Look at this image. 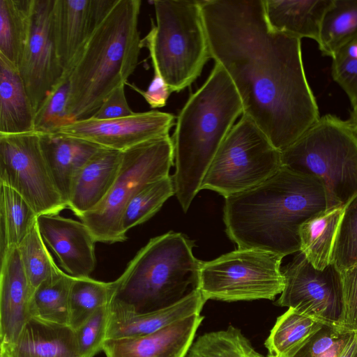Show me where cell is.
<instances>
[{
    "instance_id": "cell-1",
    "label": "cell",
    "mask_w": 357,
    "mask_h": 357,
    "mask_svg": "<svg viewBox=\"0 0 357 357\" xmlns=\"http://www.w3.org/2000/svg\"><path fill=\"white\" fill-rule=\"evenodd\" d=\"M211 58L231 79L243 115L280 151L320 118L299 38L269 24L264 0L202 1Z\"/></svg>"
},
{
    "instance_id": "cell-2",
    "label": "cell",
    "mask_w": 357,
    "mask_h": 357,
    "mask_svg": "<svg viewBox=\"0 0 357 357\" xmlns=\"http://www.w3.org/2000/svg\"><path fill=\"white\" fill-rule=\"evenodd\" d=\"M326 210L325 190L318 178L282 167L259 185L225 198L223 220L238 248L285 257L300 251L302 225Z\"/></svg>"
},
{
    "instance_id": "cell-3",
    "label": "cell",
    "mask_w": 357,
    "mask_h": 357,
    "mask_svg": "<svg viewBox=\"0 0 357 357\" xmlns=\"http://www.w3.org/2000/svg\"><path fill=\"white\" fill-rule=\"evenodd\" d=\"M243 113L241 98L218 63L180 111L172 137L176 195L187 212L221 144Z\"/></svg>"
},
{
    "instance_id": "cell-4",
    "label": "cell",
    "mask_w": 357,
    "mask_h": 357,
    "mask_svg": "<svg viewBox=\"0 0 357 357\" xmlns=\"http://www.w3.org/2000/svg\"><path fill=\"white\" fill-rule=\"evenodd\" d=\"M141 0H116L70 69L67 113L73 122L91 118L113 91L126 85L138 64Z\"/></svg>"
},
{
    "instance_id": "cell-5",
    "label": "cell",
    "mask_w": 357,
    "mask_h": 357,
    "mask_svg": "<svg viewBox=\"0 0 357 357\" xmlns=\"http://www.w3.org/2000/svg\"><path fill=\"white\" fill-rule=\"evenodd\" d=\"M193 245L185 235L172 231L150 239L111 282L109 307L151 312L198 289L202 261L194 256Z\"/></svg>"
},
{
    "instance_id": "cell-6",
    "label": "cell",
    "mask_w": 357,
    "mask_h": 357,
    "mask_svg": "<svg viewBox=\"0 0 357 357\" xmlns=\"http://www.w3.org/2000/svg\"><path fill=\"white\" fill-rule=\"evenodd\" d=\"M280 152L282 167L320 180L326 210L344 208L357 195V131L349 120L321 116Z\"/></svg>"
},
{
    "instance_id": "cell-7",
    "label": "cell",
    "mask_w": 357,
    "mask_h": 357,
    "mask_svg": "<svg viewBox=\"0 0 357 357\" xmlns=\"http://www.w3.org/2000/svg\"><path fill=\"white\" fill-rule=\"evenodd\" d=\"M202 1H153L156 25L142 40L171 92H180L200 76L211 58Z\"/></svg>"
},
{
    "instance_id": "cell-8",
    "label": "cell",
    "mask_w": 357,
    "mask_h": 357,
    "mask_svg": "<svg viewBox=\"0 0 357 357\" xmlns=\"http://www.w3.org/2000/svg\"><path fill=\"white\" fill-rule=\"evenodd\" d=\"M174 159V144L169 135L122 152L121 166L109 192L97 207L79 218L96 242L126 240L121 226L126 206L145 185L169 176Z\"/></svg>"
},
{
    "instance_id": "cell-9",
    "label": "cell",
    "mask_w": 357,
    "mask_h": 357,
    "mask_svg": "<svg viewBox=\"0 0 357 357\" xmlns=\"http://www.w3.org/2000/svg\"><path fill=\"white\" fill-rule=\"evenodd\" d=\"M281 167V152L242 115L218 149L200 190H211L227 198L259 185Z\"/></svg>"
},
{
    "instance_id": "cell-10",
    "label": "cell",
    "mask_w": 357,
    "mask_h": 357,
    "mask_svg": "<svg viewBox=\"0 0 357 357\" xmlns=\"http://www.w3.org/2000/svg\"><path fill=\"white\" fill-rule=\"evenodd\" d=\"M284 256L255 248H238L202 261L198 289L206 300H273L284 287Z\"/></svg>"
},
{
    "instance_id": "cell-11",
    "label": "cell",
    "mask_w": 357,
    "mask_h": 357,
    "mask_svg": "<svg viewBox=\"0 0 357 357\" xmlns=\"http://www.w3.org/2000/svg\"><path fill=\"white\" fill-rule=\"evenodd\" d=\"M0 183L17 191L37 215L67 207L49 171L36 131L0 134Z\"/></svg>"
},
{
    "instance_id": "cell-12",
    "label": "cell",
    "mask_w": 357,
    "mask_h": 357,
    "mask_svg": "<svg viewBox=\"0 0 357 357\" xmlns=\"http://www.w3.org/2000/svg\"><path fill=\"white\" fill-rule=\"evenodd\" d=\"M282 272L284 287L275 304L292 307L323 324L340 327L343 299L340 272L333 264L315 268L298 252Z\"/></svg>"
},
{
    "instance_id": "cell-13",
    "label": "cell",
    "mask_w": 357,
    "mask_h": 357,
    "mask_svg": "<svg viewBox=\"0 0 357 357\" xmlns=\"http://www.w3.org/2000/svg\"><path fill=\"white\" fill-rule=\"evenodd\" d=\"M54 0H33L31 25L18 68L33 109L62 79L52 27Z\"/></svg>"
},
{
    "instance_id": "cell-14",
    "label": "cell",
    "mask_w": 357,
    "mask_h": 357,
    "mask_svg": "<svg viewBox=\"0 0 357 357\" xmlns=\"http://www.w3.org/2000/svg\"><path fill=\"white\" fill-rule=\"evenodd\" d=\"M175 124L170 113L151 110L121 118L75 121L58 132L95 144L100 148L124 151L146 141L169 135Z\"/></svg>"
},
{
    "instance_id": "cell-15",
    "label": "cell",
    "mask_w": 357,
    "mask_h": 357,
    "mask_svg": "<svg viewBox=\"0 0 357 357\" xmlns=\"http://www.w3.org/2000/svg\"><path fill=\"white\" fill-rule=\"evenodd\" d=\"M116 0H54L52 27L57 54L68 73Z\"/></svg>"
},
{
    "instance_id": "cell-16",
    "label": "cell",
    "mask_w": 357,
    "mask_h": 357,
    "mask_svg": "<svg viewBox=\"0 0 357 357\" xmlns=\"http://www.w3.org/2000/svg\"><path fill=\"white\" fill-rule=\"evenodd\" d=\"M37 225L66 273L74 278L89 277L96 264V241L87 227L59 214L38 215Z\"/></svg>"
},
{
    "instance_id": "cell-17",
    "label": "cell",
    "mask_w": 357,
    "mask_h": 357,
    "mask_svg": "<svg viewBox=\"0 0 357 357\" xmlns=\"http://www.w3.org/2000/svg\"><path fill=\"white\" fill-rule=\"evenodd\" d=\"M203 319L195 314L146 335L107 340L102 351L106 357H185Z\"/></svg>"
},
{
    "instance_id": "cell-18",
    "label": "cell",
    "mask_w": 357,
    "mask_h": 357,
    "mask_svg": "<svg viewBox=\"0 0 357 357\" xmlns=\"http://www.w3.org/2000/svg\"><path fill=\"white\" fill-rule=\"evenodd\" d=\"M1 259V346L13 342L30 318L31 292L17 248Z\"/></svg>"
},
{
    "instance_id": "cell-19",
    "label": "cell",
    "mask_w": 357,
    "mask_h": 357,
    "mask_svg": "<svg viewBox=\"0 0 357 357\" xmlns=\"http://www.w3.org/2000/svg\"><path fill=\"white\" fill-rule=\"evenodd\" d=\"M0 357H84L75 331L31 317L17 338L1 346Z\"/></svg>"
},
{
    "instance_id": "cell-20",
    "label": "cell",
    "mask_w": 357,
    "mask_h": 357,
    "mask_svg": "<svg viewBox=\"0 0 357 357\" xmlns=\"http://www.w3.org/2000/svg\"><path fill=\"white\" fill-rule=\"evenodd\" d=\"M206 302L199 290L195 289L167 307L147 312H135L109 306L106 340L155 333L181 319L200 314Z\"/></svg>"
},
{
    "instance_id": "cell-21",
    "label": "cell",
    "mask_w": 357,
    "mask_h": 357,
    "mask_svg": "<svg viewBox=\"0 0 357 357\" xmlns=\"http://www.w3.org/2000/svg\"><path fill=\"white\" fill-rule=\"evenodd\" d=\"M122 152L100 148L75 178L68 207L78 218L94 209L105 199L117 176Z\"/></svg>"
},
{
    "instance_id": "cell-22",
    "label": "cell",
    "mask_w": 357,
    "mask_h": 357,
    "mask_svg": "<svg viewBox=\"0 0 357 357\" xmlns=\"http://www.w3.org/2000/svg\"><path fill=\"white\" fill-rule=\"evenodd\" d=\"M39 135L51 176L67 206L75 178L100 147L60 132L39 133Z\"/></svg>"
},
{
    "instance_id": "cell-23",
    "label": "cell",
    "mask_w": 357,
    "mask_h": 357,
    "mask_svg": "<svg viewBox=\"0 0 357 357\" xmlns=\"http://www.w3.org/2000/svg\"><path fill=\"white\" fill-rule=\"evenodd\" d=\"M34 116L18 66L0 54V134L34 131Z\"/></svg>"
},
{
    "instance_id": "cell-24",
    "label": "cell",
    "mask_w": 357,
    "mask_h": 357,
    "mask_svg": "<svg viewBox=\"0 0 357 357\" xmlns=\"http://www.w3.org/2000/svg\"><path fill=\"white\" fill-rule=\"evenodd\" d=\"M332 0H264L266 18L275 30L318 43L321 22Z\"/></svg>"
},
{
    "instance_id": "cell-25",
    "label": "cell",
    "mask_w": 357,
    "mask_h": 357,
    "mask_svg": "<svg viewBox=\"0 0 357 357\" xmlns=\"http://www.w3.org/2000/svg\"><path fill=\"white\" fill-rule=\"evenodd\" d=\"M344 208L326 210L307 220L300 228V252L317 269L323 270L332 263L333 250Z\"/></svg>"
},
{
    "instance_id": "cell-26",
    "label": "cell",
    "mask_w": 357,
    "mask_h": 357,
    "mask_svg": "<svg viewBox=\"0 0 357 357\" xmlns=\"http://www.w3.org/2000/svg\"><path fill=\"white\" fill-rule=\"evenodd\" d=\"M324 324L294 308L278 317L264 345L269 357H294Z\"/></svg>"
},
{
    "instance_id": "cell-27",
    "label": "cell",
    "mask_w": 357,
    "mask_h": 357,
    "mask_svg": "<svg viewBox=\"0 0 357 357\" xmlns=\"http://www.w3.org/2000/svg\"><path fill=\"white\" fill-rule=\"evenodd\" d=\"M37 217L17 191L0 183V259L19 246L36 222Z\"/></svg>"
},
{
    "instance_id": "cell-28",
    "label": "cell",
    "mask_w": 357,
    "mask_h": 357,
    "mask_svg": "<svg viewBox=\"0 0 357 357\" xmlns=\"http://www.w3.org/2000/svg\"><path fill=\"white\" fill-rule=\"evenodd\" d=\"M33 0H0V54L18 66L31 25Z\"/></svg>"
},
{
    "instance_id": "cell-29",
    "label": "cell",
    "mask_w": 357,
    "mask_h": 357,
    "mask_svg": "<svg viewBox=\"0 0 357 357\" xmlns=\"http://www.w3.org/2000/svg\"><path fill=\"white\" fill-rule=\"evenodd\" d=\"M357 39V0H332L323 17L318 45L331 58Z\"/></svg>"
},
{
    "instance_id": "cell-30",
    "label": "cell",
    "mask_w": 357,
    "mask_h": 357,
    "mask_svg": "<svg viewBox=\"0 0 357 357\" xmlns=\"http://www.w3.org/2000/svg\"><path fill=\"white\" fill-rule=\"evenodd\" d=\"M73 279L59 269L44 280L31 296L30 317L68 325L69 296Z\"/></svg>"
},
{
    "instance_id": "cell-31",
    "label": "cell",
    "mask_w": 357,
    "mask_h": 357,
    "mask_svg": "<svg viewBox=\"0 0 357 357\" xmlns=\"http://www.w3.org/2000/svg\"><path fill=\"white\" fill-rule=\"evenodd\" d=\"M111 295V282L74 278L69 296L68 325L77 330L98 308L109 304Z\"/></svg>"
},
{
    "instance_id": "cell-32",
    "label": "cell",
    "mask_w": 357,
    "mask_h": 357,
    "mask_svg": "<svg viewBox=\"0 0 357 357\" xmlns=\"http://www.w3.org/2000/svg\"><path fill=\"white\" fill-rule=\"evenodd\" d=\"M174 195V181L170 175L145 185L126 208L121 222L123 231L126 234L131 228L147 221Z\"/></svg>"
},
{
    "instance_id": "cell-33",
    "label": "cell",
    "mask_w": 357,
    "mask_h": 357,
    "mask_svg": "<svg viewBox=\"0 0 357 357\" xmlns=\"http://www.w3.org/2000/svg\"><path fill=\"white\" fill-rule=\"evenodd\" d=\"M31 296L36 288L60 268L49 252L37 220L17 247Z\"/></svg>"
},
{
    "instance_id": "cell-34",
    "label": "cell",
    "mask_w": 357,
    "mask_h": 357,
    "mask_svg": "<svg viewBox=\"0 0 357 357\" xmlns=\"http://www.w3.org/2000/svg\"><path fill=\"white\" fill-rule=\"evenodd\" d=\"M70 91L69 76L64 74L36 112L34 131L38 133L58 132L61 128L72 123L67 113Z\"/></svg>"
},
{
    "instance_id": "cell-35",
    "label": "cell",
    "mask_w": 357,
    "mask_h": 357,
    "mask_svg": "<svg viewBox=\"0 0 357 357\" xmlns=\"http://www.w3.org/2000/svg\"><path fill=\"white\" fill-rule=\"evenodd\" d=\"M357 263V195L344 208L332 253V264L340 272Z\"/></svg>"
},
{
    "instance_id": "cell-36",
    "label": "cell",
    "mask_w": 357,
    "mask_h": 357,
    "mask_svg": "<svg viewBox=\"0 0 357 357\" xmlns=\"http://www.w3.org/2000/svg\"><path fill=\"white\" fill-rule=\"evenodd\" d=\"M245 337L233 326L204 333L193 342L187 357H236Z\"/></svg>"
},
{
    "instance_id": "cell-37",
    "label": "cell",
    "mask_w": 357,
    "mask_h": 357,
    "mask_svg": "<svg viewBox=\"0 0 357 357\" xmlns=\"http://www.w3.org/2000/svg\"><path fill=\"white\" fill-rule=\"evenodd\" d=\"M356 333L324 324L294 357H339Z\"/></svg>"
},
{
    "instance_id": "cell-38",
    "label": "cell",
    "mask_w": 357,
    "mask_h": 357,
    "mask_svg": "<svg viewBox=\"0 0 357 357\" xmlns=\"http://www.w3.org/2000/svg\"><path fill=\"white\" fill-rule=\"evenodd\" d=\"M109 315L107 304L98 308L82 326L75 330L84 357H94L102 351L106 340Z\"/></svg>"
},
{
    "instance_id": "cell-39",
    "label": "cell",
    "mask_w": 357,
    "mask_h": 357,
    "mask_svg": "<svg viewBox=\"0 0 357 357\" xmlns=\"http://www.w3.org/2000/svg\"><path fill=\"white\" fill-rule=\"evenodd\" d=\"M343 315L340 327L357 332V263L340 271Z\"/></svg>"
},
{
    "instance_id": "cell-40",
    "label": "cell",
    "mask_w": 357,
    "mask_h": 357,
    "mask_svg": "<svg viewBox=\"0 0 357 357\" xmlns=\"http://www.w3.org/2000/svg\"><path fill=\"white\" fill-rule=\"evenodd\" d=\"M333 79L347 94L352 111L357 109V59L333 60L332 64Z\"/></svg>"
},
{
    "instance_id": "cell-41",
    "label": "cell",
    "mask_w": 357,
    "mask_h": 357,
    "mask_svg": "<svg viewBox=\"0 0 357 357\" xmlns=\"http://www.w3.org/2000/svg\"><path fill=\"white\" fill-rule=\"evenodd\" d=\"M125 85H121L103 101L99 109L91 116L99 120H109L133 114L125 94Z\"/></svg>"
},
{
    "instance_id": "cell-42",
    "label": "cell",
    "mask_w": 357,
    "mask_h": 357,
    "mask_svg": "<svg viewBox=\"0 0 357 357\" xmlns=\"http://www.w3.org/2000/svg\"><path fill=\"white\" fill-rule=\"evenodd\" d=\"M153 77L146 91L139 89L133 84L127 82L126 84L139 93L152 109H156L166 105L172 92L158 68L153 66Z\"/></svg>"
},
{
    "instance_id": "cell-43",
    "label": "cell",
    "mask_w": 357,
    "mask_h": 357,
    "mask_svg": "<svg viewBox=\"0 0 357 357\" xmlns=\"http://www.w3.org/2000/svg\"><path fill=\"white\" fill-rule=\"evenodd\" d=\"M332 59L333 61L344 59H357V39L341 48Z\"/></svg>"
},
{
    "instance_id": "cell-44",
    "label": "cell",
    "mask_w": 357,
    "mask_h": 357,
    "mask_svg": "<svg viewBox=\"0 0 357 357\" xmlns=\"http://www.w3.org/2000/svg\"><path fill=\"white\" fill-rule=\"evenodd\" d=\"M357 354V333L344 348L339 357H355Z\"/></svg>"
},
{
    "instance_id": "cell-45",
    "label": "cell",
    "mask_w": 357,
    "mask_h": 357,
    "mask_svg": "<svg viewBox=\"0 0 357 357\" xmlns=\"http://www.w3.org/2000/svg\"><path fill=\"white\" fill-rule=\"evenodd\" d=\"M252 348L250 341L245 337L236 357H250V351Z\"/></svg>"
},
{
    "instance_id": "cell-46",
    "label": "cell",
    "mask_w": 357,
    "mask_h": 357,
    "mask_svg": "<svg viewBox=\"0 0 357 357\" xmlns=\"http://www.w3.org/2000/svg\"><path fill=\"white\" fill-rule=\"evenodd\" d=\"M351 126L357 131V109L351 112V118L349 120Z\"/></svg>"
},
{
    "instance_id": "cell-47",
    "label": "cell",
    "mask_w": 357,
    "mask_h": 357,
    "mask_svg": "<svg viewBox=\"0 0 357 357\" xmlns=\"http://www.w3.org/2000/svg\"><path fill=\"white\" fill-rule=\"evenodd\" d=\"M250 357H269V356H264L258 352H257L254 348L252 347L250 351Z\"/></svg>"
},
{
    "instance_id": "cell-48",
    "label": "cell",
    "mask_w": 357,
    "mask_h": 357,
    "mask_svg": "<svg viewBox=\"0 0 357 357\" xmlns=\"http://www.w3.org/2000/svg\"><path fill=\"white\" fill-rule=\"evenodd\" d=\"M355 357H357V354H356V356H355Z\"/></svg>"
}]
</instances>
